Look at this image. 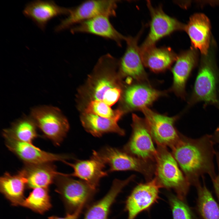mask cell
I'll use <instances>...</instances> for the list:
<instances>
[{"mask_svg":"<svg viewBox=\"0 0 219 219\" xmlns=\"http://www.w3.org/2000/svg\"><path fill=\"white\" fill-rule=\"evenodd\" d=\"M212 136L196 139L181 134L178 142L171 149L172 153L190 185L200 184V178L207 174L211 179L216 176L213 163L216 154Z\"/></svg>","mask_w":219,"mask_h":219,"instance_id":"cell-1","label":"cell"},{"mask_svg":"<svg viewBox=\"0 0 219 219\" xmlns=\"http://www.w3.org/2000/svg\"><path fill=\"white\" fill-rule=\"evenodd\" d=\"M214 43L211 44L208 54L202 56L198 73L188 107L201 102L205 105H218L217 87L219 71L214 58Z\"/></svg>","mask_w":219,"mask_h":219,"instance_id":"cell-2","label":"cell"},{"mask_svg":"<svg viewBox=\"0 0 219 219\" xmlns=\"http://www.w3.org/2000/svg\"><path fill=\"white\" fill-rule=\"evenodd\" d=\"M157 145L154 178L161 188L173 190L185 201L190 185L167 147Z\"/></svg>","mask_w":219,"mask_h":219,"instance_id":"cell-3","label":"cell"},{"mask_svg":"<svg viewBox=\"0 0 219 219\" xmlns=\"http://www.w3.org/2000/svg\"><path fill=\"white\" fill-rule=\"evenodd\" d=\"M54 182L55 190L60 195L67 214L84 208L92 200L97 190L85 182L62 173L57 175Z\"/></svg>","mask_w":219,"mask_h":219,"instance_id":"cell-4","label":"cell"},{"mask_svg":"<svg viewBox=\"0 0 219 219\" xmlns=\"http://www.w3.org/2000/svg\"><path fill=\"white\" fill-rule=\"evenodd\" d=\"M99 158L109 167L108 172L134 171L142 174L147 182L155 175V162L145 161L124 151L109 146H105L99 151H95Z\"/></svg>","mask_w":219,"mask_h":219,"instance_id":"cell-5","label":"cell"},{"mask_svg":"<svg viewBox=\"0 0 219 219\" xmlns=\"http://www.w3.org/2000/svg\"><path fill=\"white\" fill-rule=\"evenodd\" d=\"M44 137L59 146L69 129L68 122L58 108L43 106L33 108L30 116Z\"/></svg>","mask_w":219,"mask_h":219,"instance_id":"cell-6","label":"cell"},{"mask_svg":"<svg viewBox=\"0 0 219 219\" xmlns=\"http://www.w3.org/2000/svg\"><path fill=\"white\" fill-rule=\"evenodd\" d=\"M132 119L131 135L122 149L142 160L155 162L157 150L145 119L135 114Z\"/></svg>","mask_w":219,"mask_h":219,"instance_id":"cell-7","label":"cell"},{"mask_svg":"<svg viewBox=\"0 0 219 219\" xmlns=\"http://www.w3.org/2000/svg\"><path fill=\"white\" fill-rule=\"evenodd\" d=\"M117 1L89 0L77 7L70 8L68 16L62 20L55 28L59 32L73 26L80 22L99 15L109 17L116 16Z\"/></svg>","mask_w":219,"mask_h":219,"instance_id":"cell-8","label":"cell"},{"mask_svg":"<svg viewBox=\"0 0 219 219\" xmlns=\"http://www.w3.org/2000/svg\"><path fill=\"white\" fill-rule=\"evenodd\" d=\"M144 119L154 141L172 148L180 139L181 134L175 124L178 116L170 117L157 113L148 107L142 108Z\"/></svg>","mask_w":219,"mask_h":219,"instance_id":"cell-9","label":"cell"},{"mask_svg":"<svg viewBox=\"0 0 219 219\" xmlns=\"http://www.w3.org/2000/svg\"><path fill=\"white\" fill-rule=\"evenodd\" d=\"M147 5L151 17L150 30L146 38L140 46L141 52L155 46L159 40L173 32L184 30L185 26L177 19L166 14L161 5L154 7L149 1Z\"/></svg>","mask_w":219,"mask_h":219,"instance_id":"cell-10","label":"cell"},{"mask_svg":"<svg viewBox=\"0 0 219 219\" xmlns=\"http://www.w3.org/2000/svg\"><path fill=\"white\" fill-rule=\"evenodd\" d=\"M2 135L8 149L25 164H39L59 161L64 162L74 158L71 155L47 152L33 144L17 140L6 135Z\"/></svg>","mask_w":219,"mask_h":219,"instance_id":"cell-11","label":"cell"},{"mask_svg":"<svg viewBox=\"0 0 219 219\" xmlns=\"http://www.w3.org/2000/svg\"><path fill=\"white\" fill-rule=\"evenodd\" d=\"M141 32L135 37H125L126 48L120 61V70L124 77L130 78L138 83H146L147 76L138 44Z\"/></svg>","mask_w":219,"mask_h":219,"instance_id":"cell-12","label":"cell"},{"mask_svg":"<svg viewBox=\"0 0 219 219\" xmlns=\"http://www.w3.org/2000/svg\"><path fill=\"white\" fill-rule=\"evenodd\" d=\"M160 188L155 178L137 185L126 201L127 219H134L140 213L150 208L158 199Z\"/></svg>","mask_w":219,"mask_h":219,"instance_id":"cell-13","label":"cell"},{"mask_svg":"<svg viewBox=\"0 0 219 219\" xmlns=\"http://www.w3.org/2000/svg\"><path fill=\"white\" fill-rule=\"evenodd\" d=\"M198 55L197 50L193 47L181 52L177 55L172 70L173 75L172 90L178 96L185 99L187 82L197 65Z\"/></svg>","mask_w":219,"mask_h":219,"instance_id":"cell-14","label":"cell"},{"mask_svg":"<svg viewBox=\"0 0 219 219\" xmlns=\"http://www.w3.org/2000/svg\"><path fill=\"white\" fill-rule=\"evenodd\" d=\"M64 162L73 169L69 176L77 177L95 189H97L101 179L108 175V172L104 170L106 165L94 151L89 159L77 160L73 163Z\"/></svg>","mask_w":219,"mask_h":219,"instance_id":"cell-15","label":"cell"},{"mask_svg":"<svg viewBox=\"0 0 219 219\" xmlns=\"http://www.w3.org/2000/svg\"><path fill=\"white\" fill-rule=\"evenodd\" d=\"M70 10V8L58 5L53 1L37 0L28 3L23 10V13L44 31L50 20L61 15H68Z\"/></svg>","mask_w":219,"mask_h":219,"instance_id":"cell-16","label":"cell"},{"mask_svg":"<svg viewBox=\"0 0 219 219\" xmlns=\"http://www.w3.org/2000/svg\"><path fill=\"white\" fill-rule=\"evenodd\" d=\"M166 93L153 88L146 83H135L128 86L124 92V106L128 111L141 110L148 107Z\"/></svg>","mask_w":219,"mask_h":219,"instance_id":"cell-17","label":"cell"},{"mask_svg":"<svg viewBox=\"0 0 219 219\" xmlns=\"http://www.w3.org/2000/svg\"><path fill=\"white\" fill-rule=\"evenodd\" d=\"M110 17L99 15L84 21L71 27V32L88 33L96 35L115 42L121 46L125 37L118 31L111 23Z\"/></svg>","mask_w":219,"mask_h":219,"instance_id":"cell-18","label":"cell"},{"mask_svg":"<svg viewBox=\"0 0 219 219\" xmlns=\"http://www.w3.org/2000/svg\"><path fill=\"white\" fill-rule=\"evenodd\" d=\"M184 30L190 39L192 47L203 55L208 53L210 46V24L208 17L202 13L192 15L185 25Z\"/></svg>","mask_w":219,"mask_h":219,"instance_id":"cell-19","label":"cell"},{"mask_svg":"<svg viewBox=\"0 0 219 219\" xmlns=\"http://www.w3.org/2000/svg\"><path fill=\"white\" fill-rule=\"evenodd\" d=\"M53 162L39 164H25L20 170L26 180V187L29 189L48 188L54 182L57 172Z\"/></svg>","mask_w":219,"mask_h":219,"instance_id":"cell-20","label":"cell"},{"mask_svg":"<svg viewBox=\"0 0 219 219\" xmlns=\"http://www.w3.org/2000/svg\"><path fill=\"white\" fill-rule=\"evenodd\" d=\"M133 180L131 176L124 180L115 179L107 194L88 208L84 219H108L110 208L117 196Z\"/></svg>","mask_w":219,"mask_h":219,"instance_id":"cell-21","label":"cell"},{"mask_svg":"<svg viewBox=\"0 0 219 219\" xmlns=\"http://www.w3.org/2000/svg\"><path fill=\"white\" fill-rule=\"evenodd\" d=\"M145 67L155 73L164 71L176 61L177 55L170 47L150 48L141 52Z\"/></svg>","mask_w":219,"mask_h":219,"instance_id":"cell-22","label":"cell"},{"mask_svg":"<svg viewBox=\"0 0 219 219\" xmlns=\"http://www.w3.org/2000/svg\"><path fill=\"white\" fill-rule=\"evenodd\" d=\"M26 183V179L20 171L14 175L6 172L0 178V191L12 205L21 206L25 198Z\"/></svg>","mask_w":219,"mask_h":219,"instance_id":"cell-23","label":"cell"},{"mask_svg":"<svg viewBox=\"0 0 219 219\" xmlns=\"http://www.w3.org/2000/svg\"><path fill=\"white\" fill-rule=\"evenodd\" d=\"M81 120L85 130L96 137H100L108 133H114L121 136H124L125 134L124 130L118 126L119 120L116 119L84 112L81 116Z\"/></svg>","mask_w":219,"mask_h":219,"instance_id":"cell-24","label":"cell"},{"mask_svg":"<svg viewBox=\"0 0 219 219\" xmlns=\"http://www.w3.org/2000/svg\"><path fill=\"white\" fill-rule=\"evenodd\" d=\"M37 126L30 117L24 116L17 120L8 128L3 130L2 134L17 140L33 144L38 135Z\"/></svg>","mask_w":219,"mask_h":219,"instance_id":"cell-25","label":"cell"},{"mask_svg":"<svg viewBox=\"0 0 219 219\" xmlns=\"http://www.w3.org/2000/svg\"><path fill=\"white\" fill-rule=\"evenodd\" d=\"M121 92V88L115 81L102 78L96 82L93 87V100L102 101L110 106L117 101Z\"/></svg>","mask_w":219,"mask_h":219,"instance_id":"cell-26","label":"cell"},{"mask_svg":"<svg viewBox=\"0 0 219 219\" xmlns=\"http://www.w3.org/2000/svg\"><path fill=\"white\" fill-rule=\"evenodd\" d=\"M197 189V211L202 219H219V205L204 183Z\"/></svg>","mask_w":219,"mask_h":219,"instance_id":"cell-27","label":"cell"},{"mask_svg":"<svg viewBox=\"0 0 219 219\" xmlns=\"http://www.w3.org/2000/svg\"><path fill=\"white\" fill-rule=\"evenodd\" d=\"M21 206L40 214L48 211L52 207L48 188L33 189L28 197L25 198Z\"/></svg>","mask_w":219,"mask_h":219,"instance_id":"cell-28","label":"cell"},{"mask_svg":"<svg viewBox=\"0 0 219 219\" xmlns=\"http://www.w3.org/2000/svg\"><path fill=\"white\" fill-rule=\"evenodd\" d=\"M84 112L119 120L123 113L121 110H113L110 106L103 102L96 100H92L90 101L85 108Z\"/></svg>","mask_w":219,"mask_h":219,"instance_id":"cell-29","label":"cell"},{"mask_svg":"<svg viewBox=\"0 0 219 219\" xmlns=\"http://www.w3.org/2000/svg\"><path fill=\"white\" fill-rule=\"evenodd\" d=\"M168 199L173 219H196L191 209L184 201L172 194H168Z\"/></svg>","mask_w":219,"mask_h":219,"instance_id":"cell-30","label":"cell"},{"mask_svg":"<svg viewBox=\"0 0 219 219\" xmlns=\"http://www.w3.org/2000/svg\"><path fill=\"white\" fill-rule=\"evenodd\" d=\"M216 156L218 166V173L214 178L212 179V180L219 203V152H216Z\"/></svg>","mask_w":219,"mask_h":219,"instance_id":"cell-31","label":"cell"},{"mask_svg":"<svg viewBox=\"0 0 219 219\" xmlns=\"http://www.w3.org/2000/svg\"><path fill=\"white\" fill-rule=\"evenodd\" d=\"M83 208H80L72 213L67 214L66 216L63 217L53 216L49 217L48 219H78Z\"/></svg>","mask_w":219,"mask_h":219,"instance_id":"cell-32","label":"cell"},{"mask_svg":"<svg viewBox=\"0 0 219 219\" xmlns=\"http://www.w3.org/2000/svg\"><path fill=\"white\" fill-rule=\"evenodd\" d=\"M212 137L214 142L219 144V127L216 129Z\"/></svg>","mask_w":219,"mask_h":219,"instance_id":"cell-33","label":"cell"}]
</instances>
